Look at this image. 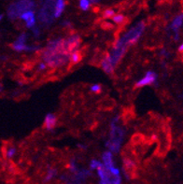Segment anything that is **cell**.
I'll list each match as a JSON object with an SVG mask.
<instances>
[{"label":"cell","instance_id":"1","mask_svg":"<svg viewBox=\"0 0 183 184\" xmlns=\"http://www.w3.org/2000/svg\"><path fill=\"white\" fill-rule=\"evenodd\" d=\"M35 7L36 3L34 0H17L9 6L8 16L12 20L20 18L23 12L27 10H33Z\"/></svg>","mask_w":183,"mask_h":184},{"label":"cell","instance_id":"2","mask_svg":"<svg viewBox=\"0 0 183 184\" xmlns=\"http://www.w3.org/2000/svg\"><path fill=\"white\" fill-rule=\"evenodd\" d=\"M145 28V24L143 22H138L136 26L132 27L127 33H125L123 38L119 39L116 43V46H130L137 41V39L142 35Z\"/></svg>","mask_w":183,"mask_h":184},{"label":"cell","instance_id":"3","mask_svg":"<svg viewBox=\"0 0 183 184\" xmlns=\"http://www.w3.org/2000/svg\"><path fill=\"white\" fill-rule=\"evenodd\" d=\"M54 4H41V9L39 11V20L43 24H51L53 22Z\"/></svg>","mask_w":183,"mask_h":184},{"label":"cell","instance_id":"4","mask_svg":"<svg viewBox=\"0 0 183 184\" xmlns=\"http://www.w3.org/2000/svg\"><path fill=\"white\" fill-rule=\"evenodd\" d=\"M79 44H80V38L78 35H72L68 37L67 39H64V45H63L64 51L71 54L73 51H77Z\"/></svg>","mask_w":183,"mask_h":184},{"label":"cell","instance_id":"5","mask_svg":"<svg viewBox=\"0 0 183 184\" xmlns=\"http://www.w3.org/2000/svg\"><path fill=\"white\" fill-rule=\"evenodd\" d=\"M127 50V46H115L114 50L112 51L109 59H110V62L112 64L113 67H115L121 59V57L124 56V54L125 53Z\"/></svg>","mask_w":183,"mask_h":184},{"label":"cell","instance_id":"6","mask_svg":"<svg viewBox=\"0 0 183 184\" xmlns=\"http://www.w3.org/2000/svg\"><path fill=\"white\" fill-rule=\"evenodd\" d=\"M124 137V129H121L119 126H113L111 127V131H110V140L112 142L118 143V144H121V141H123V138Z\"/></svg>","mask_w":183,"mask_h":184},{"label":"cell","instance_id":"7","mask_svg":"<svg viewBox=\"0 0 183 184\" xmlns=\"http://www.w3.org/2000/svg\"><path fill=\"white\" fill-rule=\"evenodd\" d=\"M156 78H157V75L153 71H148L145 77L142 80H140L138 82H136V87H142V86L154 83L156 80Z\"/></svg>","mask_w":183,"mask_h":184},{"label":"cell","instance_id":"8","mask_svg":"<svg viewBox=\"0 0 183 184\" xmlns=\"http://www.w3.org/2000/svg\"><path fill=\"white\" fill-rule=\"evenodd\" d=\"M101 66L104 69V71L108 74V75H111L114 71V67L112 66L111 62H110V59H109V56H104V58L102 59L101 61Z\"/></svg>","mask_w":183,"mask_h":184},{"label":"cell","instance_id":"9","mask_svg":"<svg viewBox=\"0 0 183 184\" xmlns=\"http://www.w3.org/2000/svg\"><path fill=\"white\" fill-rule=\"evenodd\" d=\"M66 8L65 0H56L54 4V18H59Z\"/></svg>","mask_w":183,"mask_h":184},{"label":"cell","instance_id":"10","mask_svg":"<svg viewBox=\"0 0 183 184\" xmlns=\"http://www.w3.org/2000/svg\"><path fill=\"white\" fill-rule=\"evenodd\" d=\"M56 125V118L55 115L53 114H48L45 118V121H44V126L47 130H51L54 128Z\"/></svg>","mask_w":183,"mask_h":184},{"label":"cell","instance_id":"11","mask_svg":"<svg viewBox=\"0 0 183 184\" xmlns=\"http://www.w3.org/2000/svg\"><path fill=\"white\" fill-rule=\"evenodd\" d=\"M103 161H104V166L107 169H110L113 167V158H112V153L110 151H106L103 154Z\"/></svg>","mask_w":183,"mask_h":184},{"label":"cell","instance_id":"12","mask_svg":"<svg viewBox=\"0 0 183 184\" xmlns=\"http://www.w3.org/2000/svg\"><path fill=\"white\" fill-rule=\"evenodd\" d=\"M182 23H183V14L176 16L171 24V29L174 31V33H178V29L182 25Z\"/></svg>","mask_w":183,"mask_h":184},{"label":"cell","instance_id":"13","mask_svg":"<svg viewBox=\"0 0 183 184\" xmlns=\"http://www.w3.org/2000/svg\"><path fill=\"white\" fill-rule=\"evenodd\" d=\"M82 52L79 51H75L71 53L70 55V61H71V63L72 65H76L78 63H79L81 59H82Z\"/></svg>","mask_w":183,"mask_h":184},{"label":"cell","instance_id":"14","mask_svg":"<svg viewBox=\"0 0 183 184\" xmlns=\"http://www.w3.org/2000/svg\"><path fill=\"white\" fill-rule=\"evenodd\" d=\"M34 16H35V12H34L33 10H27V11L23 12V13L20 16V18H21L22 20H23L24 22H26L27 20H29L30 18H32V17H34Z\"/></svg>","mask_w":183,"mask_h":184},{"label":"cell","instance_id":"15","mask_svg":"<svg viewBox=\"0 0 183 184\" xmlns=\"http://www.w3.org/2000/svg\"><path fill=\"white\" fill-rule=\"evenodd\" d=\"M90 6H91V1L90 0H79V8L86 11L90 9Z\"/></svg>","mask_w":183,"mask_h":184},{"label":"cell","instance_id":"16","mask_svg":"<svg viewBox=\"0 0 183 184\" xmlns=\"http://www.w3.org/2000/svg\"><path fill=\"white\" fill-rule=\"evenodd\" d=\"M112 20L114 22L118 23V24H121V23H124V21H125V18L124 15H121V14H117V15H114L112 17Z\"/></svg>","mask_w":183,"mask_h":184},{"label":"cell","instance_id":"17","mask_svg":"<svg viewBox=\"0 0 183 184\" xmlns=\"http://www.w3.org/2000/svg\"><path fill=\"white\" fill-rule=\"evenodd\" d=\"M15 152H16V149L14 147H10L6 150V155L8 158H12L15 154Z\"/></svg>","mask_w":183,"mask_h":184},{"label":"cell","instance_id":"18","mask_svg":"<svg viewBox=\"0 0 183 184\" xmlns=\"http://www.w3.org/2000/svg\"><path fill=\"white\" fill-rule=\"evenodd\" d=\"M114 15H115V10H112V9H108L103 13V17L104 18H112Z\"/></svg>","mask_w":183,"mask_h":184},{"label":"cell","instance_id":"19","mask_svg":"<svg viewBox=\"0 0 183 184\" xmlns=\"http://www.w3.org/2000/svg\"><path fill=\"white\" fill-rule=\"evenodd\" d=\"M104 165H102L99 161L97 160H92V163H91V168L92 169H98L100 167H102Z\"/></svg>","mask_w":183,"mask_h":184},{"label":"cell","instance_id":"20","mask_svg":"<svg viewBox=\"0 0 183 184\" xmlns=\"http://www.w3.org/2000/svg\"><path fill=\"white\" fill-rule=\"evenodd\" d=\"M55 175H56V170H55V169H49V171H48V175H47V177H46L45 180H46V181L50 180V179H51V178H52Z\"/></svg>","mask_w":183,"mask_h":184},{"label":"cell","instance_id":"21","mask_svg":"<svg viewBox=\"0 0 183 184\" xmlns=\"http://www.w3.org/2000/svg\"><path fill=\"white\" fill-rule=\"evenodd\" d=\"M91 90L95 92V93H100V91H101V86L99 84H95L91 87Z\"/></svg>","mask_w":183,"mask_h":184},{"label":"cell","instance_id":"22","mask_svg":"<svg viewBox=\"0 0 183 184\" xmlns=\"http://www.w3.org/2000/svg\"><path fill=\"white\" fill-rule=\"evenodd\" d=\"M109 171H110V173H112L113 175H116V176H120V170L118 169V168H116V167H111L110 169H109Z\"/></svg>","mask_w":183,"mask_h":184},{"label":"cell","instance_id":"23","mask_svg":"<svg viewBox=\"0 0 183 184\" xmlns=\"http://www.w3.org/2000/svg\"><path fill=\"white\" fill-rule=\"evenodd\" d=\"M56 0H40L41 4H54Z\"/></svg>","mask_w":183,"mask_h":184},{"label":"cell","instance_id":"24","mask_svg":"<svg viewBox=\"0 0 183 184\" xmlns=\"http://www.w3.org/2000/svg\"><path fill=\"white\" fill-rule=\"evenodd\" d=\"M32 31L34 32L35 36H39V27H37L36 25L32 28Z\"/></svg>","mask_w":183,"mask_h":184},{"label":"cell","instance_id":"25","mask_svg":"<svg viewBox=\"0 0 183 184\" xmlns=\"http://www.w3.org/2000/svg\"><path fill=\"white\" fill-rule=\"evenodd\" d=\"M91 2H93V3H97V2H99L100 0H90Z\"/></svg>","mask_w":183,"mask_h":184},{"label":"cell","instance_id":"26","mask_svg":"<svg viewBox=\"0 0 183 184\" xmlns=\"http://www.w3.org/2000/svg\"><path fill=\"white\" fill-rule=\"evenodd\" d=\"M178 51H183V44H182V45H180V47H179Z\"/></svg>","mask_w":183,"mask_h":184},{"label":"cell","instance_id":"27","mask_svg":"<svg viewBox=\"0 0 183 184\" xmlns=\"http://www.w3.org/2000/svg\"><path fill=\"white\" fill-rule=\"evenodd\" d=\"M1 92H2V86L0 85V93H1Z\"/></svg>","mask_w":183,"mask_h":184},{"label":"cell","instance_id":"28","mask_svg":"<svg viewBox=\"0 0 183 184\" xmlns=\"http://www.w3.org/2000/svg\"><path fill=\"white\" fill-rule=\"evenodd\" d=\"M1 19H2V15H0V21H1Z\"/></svg>","mask_w":183,"mask_h":184}]
</instances>
